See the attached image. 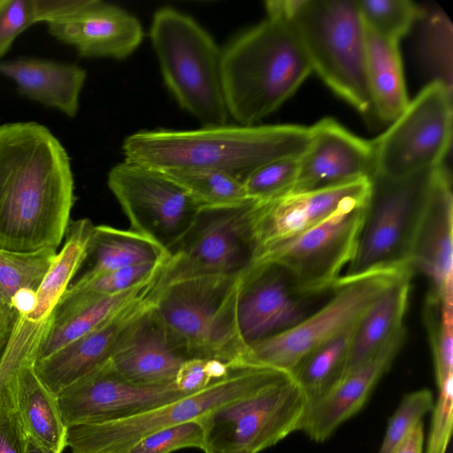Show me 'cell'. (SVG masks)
<instances>
[{
  "label": "cell",
  "mask_w": 453,
  "mask_h": 453,
  "mask_svg": "<svg viewBox=\"0 0 453 453\" xmlns=\"http://www.w3.org/2000/svg\"><path fill=\"white\" fill-rule=\"evenodd\" d=\"M70 157L35 121L0 125V250L56 249L74 203Z\"/></svg>",
  "instance_id": "1"
},
{
  "label": "cell",
  "mask_w": 453,
  "mask_h": 453,
  "mask_svg": "<svg viewBox=\"0 0 453 453\" xmlns=\"http://www.w3.org/2000/svg\"><path fill=\"white\" fill-rule=\"evenodd\" d=\"M311 127L293 124L220 125L193 130H142L123 142L125 161L162 173L213 171L242 180L277 159L300 157Z\"/></svg>",
  "instance_id": "2"
},
{
  "label": "cell",
  "mask_w": 453,
  "mask_h": 453,
  "mask_svg": "<svg viewBox=\"0 0 453 453\" xmlns=\"http://www.w3.org/2000/svg\"><path fill=\"white\" fill-rule=\"evenodd\" d=\"M311 73L291 24L267 16L222 50V85L229 117L239 125H256L280 108Z\"/></svg>",
  "instance_id": "3"
},
{
  "label": "cell",
  "mask_w": 453,
  "mask_h": 453,
  "mask_svg": "<svg viewBox=\"0 0 453 453\" xmlns=\"http://www.w3.org/2000/svg\"><path fill=\"white\" fill-rule=\"evenodd\" d=\"M240 276H198L155 287L153 311L186 359H217L230 367L248 363L237 323Z\"/></svg>",
  "instance_id": "4"
},
{
  "label": "cell",
  "mask_w": 453,
  "mask_h": 453,
  "mask_svg": "<svg viewBox=\"0 0 453 453\" xmlns=\"http://www.w3.org/2000/svg\"><path fill=\"white\" fill-rule=\"evenodd\" d=\"M285 19L311 71L357 111L369 114L366 29L356 0H290Z\"/></svg>",
  "instance_id": "5"
},
{
  "label": "cell",
  "mask_w": 453,
  "mask_h": 453,
  "mask_svg": "<svg viewBox=\"0 0 453 453\" xmlns=\"http://www.w3.org/2000/svg\"><path fill=\"white\" fill-rule=\"evenodd\" d=\"M150 37L165 86L181 109L203 127L227 124L221 54L193 18L169 6L153 15Z\"/></svg>",
  "instance_id": "6"
},
{
  "label": "cell",
  "mask_w": 453,
  "mask_h": 453,
  "mask_svg": "<svg viewBox=\"0 0 453 453\" xmlns=\"http://www.w3.org/2000/svg\"><path fill=\"white\" fill-rule=\"evenodd\" d=\"M288 374L258 364L232 366L225 378L212 381L196 393L129 417L68 427L67 446L73 453H127L137 442L155 432L199 419Z\"/></svg>",
  "instance_id": "7"
},
{
  "label": "cell",
  "mask_w": 453,
  "mask_h": 453,
  "mask_svg": "<svg viewBox=\"0 0 453 453\" xmlns=\"http://www.w3.org/2000/svg\"><path fill=\"white\" fill-rule=\"evenodd\" d=\"M441 165L401 178H369L358 242L342 277L383 269L412 270L413 241Z\"/></svg>",
  "instance_id": "8"
},
{
  "label": "cell",
  "mask_w": 453,
  "mask_h": 453,
  "mask_svg": "<svg viewBox=\"0 0 453 453\" xmlns=\"http://www.w3.org/2000/svg\"><path fill=\"white\" fill-rule=\"evenodd\" d=\"M310 401L291 374L199 420L207 451L259 453L301 431Z\"/></svg>",
  "instance_id": "9"
},
{
  "label": "cell",
  "mask_w": 453,
  "mask_h": 453,
  "mask_svg": "<svg viewBox=\"0 0 453 453\" xmlns=\"http://www.w3.org/2000/svg\"><path fill=\"white\" fill-rule=\"evenodd\" d=\"M411 269L342 277L329 299L293 328L248 347L247 362L291 373L312 349L357 322L374 299Z\"/></svg>",
  "instance_id": "10"
},
{
  "label": "cell",
  "mask_w": 453,
  "mask_h": 453,
  "mask_svg": "<svg viewBox=\"0 0 453 453\" xmlns=\"http://www.w3.org/2000/svg\"><path fill=\"white\" fill-rule=\"evenodd\" d=\"M452 115V90L431 81L372 142V174L401 178L441 165L451 145Z\"/></svg>",
  "instance_id": "11"
},
{
  "label": "cell",
  "mask_w": 453,
  "mask_h": 453,
  "mask_svg": "<svg viewBox=\"0 0 453 453\" xmlns=\"http://www.w3.org/2000/svg\"><path fill=\"white\" fill-rule=\"evenodd\" d=\"M256 200L202 207L192 226L169 255L156 288L207 275L239 276L252 264L250 218Z\"/></svg>",
  "instance_id": "12"
},
{
  "label": "cell",
  "mask_w": 453,
  "mask_h": 453,
  "mask_svg": "<svg viewBox=\"0 0 453 453\" xmlns=\"http://www.w3.org/2000/svg\"><path fill=\"white\" fill-rule=\"evenodd\" d=\"M367 193L348 200L317 225L262 250L251 265H280L306 292L334 289L354 256Z\"/></svg>",
  "instance_id": "13"
},
{
  "label": "cell",
  "mask_w": 453,
  "mask_h": 453,
  "mask_svg": "<svg viewBox=\"0 0 453 453\" xmlns=\"http://www.w3.org/2000/svg\"><path fill=\"white\" fill-rule=\"evenodd\" d=\"M107 185L132 230L150 238L169 255L202 208L164 173L125 160L110 170Z\"/></svg>",
  "instance_id": "14"
},
{
  "label": "cell",
  "mask_w": 453,
  "mask_h": 453,
  "mask_svg": "<svg viewBox=\"0 0 453 453\" xmlns=\"http://www.w3.org/2000/svg\"><path fill=\"white\" fill-rule=\"evenodd\" d=\"M334 288L303 291L293 276L274 263L250 265L240 276L237 323L247 347L284 333L321 307Z\"/></svg>",
  "instance_id": "15"
},
{
  "label": "cell",
  "mask_w": 453,
  "mask_h": 453,
  "mask_svg": "<svg viewBox=\"0 0 453 453\" xmlns=\"http://www.w3.org/2000/svg\"><path fill=\"white\" fill-rule=\"evenodd\" d=\"M186 395L174 383L141 386L120 377L109 361L94 369L58 395L65 426L129 417Z\"/></svg>",
  "instance_id": "16"
},
{
  "label": "cell",
  "mask_w": 453,
  "mask_h": 453,
  "mask_svg": "<svg viewBox=\"0 0 453 453\" xmlns=\"http://www.w3.org/2000/svg\"><path fill=\"white\" fill-rule=\"evenodd\" d=\"M311 127V141L299 160L291 193L339 186L369 179L373 172L372 142L364 140L332 118Z\"/></svg>",
  "instance_id": "17"
},
{
  "label": "cell",
  "mask_w": 453,
  "mask_h": 453,
  "mask_svg": "<svg viewBox=\"0 0 453 453\" xmlns=\"http://www.w3.org/2000/svg\"><path fill=\"white\" fill-rule=\"evenodd\" d=\"M368 188L369 179H363L256 201L250 218L253 259L262 250L317 225L348 200L365 194Z\"/></svg>",
  "instance_id": "18"
},
{
  "label": "cell",
  "mask_w": 453,
  "mask_h": 453,
  "mask_svg": "<svg viewBox=\"0 0 453 453\" xmlns=\"http://www.w3.org/2000/svg\"><path fill=\"white\" fill-rule=\"evenodd\" d=\"M152 304L153 291L128 304L93 331L35 362V374L58 396L64 388L108 362Z\"/></svg>",
  "instance_id": "19"
},
{
  "label": "cell",
  "mask_w": 453,
  "mask_h": 453,
  "mask_svg": "<svg viewBox=\"0 0 453 453\" xmlns=\"http://www.w3.org/2000/svg\"><path fill=\"white\" fill-rule=\"evenodd\" d=\"M49 33L85 58L124 59L142 43L139 19L119 6L89 0L82 8L47 23Z\"/></svg>",
  "instance_id": "20"
},
{
  "label": "cell",
  "mask_w": 453,
  "mask_h": 453,
  "mask_svg": "<svg viewBox=\"0 0 453 453\" xmlns=\"http://www.w3.org/2000/svg\"><path fill=\"white\" fill-rule=\"evenodd\" d=\"M453 196L451 179L441 165L418 227L410 263L430 281L427 294L453 306Z\"/></svg>",
  "instance_id": "21"
},
{
  "label": "cell",
  "mask_w": 453,
  "mask_h": 453,
  "mask_svg": "<svg viewBox=\"0 0 453 453\" xmlns=\"http://www.w3.org/2000/svg\"><path fill=\"white\" fill-rule=\"evenodd\" d=\"M405 337L406 329L366 362L342 377L326 393L311 402L301 431L311 441L323 442L341 425L356 415L389 369Z\"/></svg>",
  "instance_id": "22"
},
{
  "label": "cell",
  "mask_w": 453,
  "mask_h": 453,
  "mask_svg": "<svg viewBox=\"0 0 453 453\" xmlns=\"http://www.w3.org/2000/svg\"><path fill=\"white\" fill-rule=\"evenodd\" d=\"M187 360L172 344L152 306L135 323L109 363L126 380L141 386L173 384Z\"/></svg>",
  "instance_id": "23"
},
{
  "label": "cell",
  "mask_w": 453,
  "mask_h": 453,
  "mask_svg": "<svg viewBox=\"0 0 453 453\" xmlns=\"http://www.w3.org/2000/svg\"><path fill=\"white\" fill-rule=\"evenodd\" d=\"M0 75L13 81L26 97L74 117L87 72L73 63L19 57L0 59Z\"/></svg>",
  "instance_id": "24"
},
{
  "label": "cell",
  "mask_w": 453,
  "mask_h": 453,
  "mask_svg": "<svg viewBox=\"0 0 453 453\" xmlns=\"http://www.w3.org/2000/svg\"><path fill=\"white\" fill-rule=\"evenodd\" d=\"M158 276L113 296L74 303H58L37 349L35 362L93 331L128 304L150 294Z\"/></svg>",
  "instance_id": "25"
},
{
  "label": "cell",
  "mask_w": 453,
  "mask_h": 453,
  "mask_svg": "<svg viewBox=\"0 0 453 453\" xmlns=\"http://www.w3.org/2000/svg\"><path fill=\"white\" fill-rule=\"evenodd\" d=\"M411 275L403 276L384 289L357 320L342 377L356 370L405 330L403 319Z\"/></svg>",
  "instance_id": "26"
},
{
  "label": "cell",
  "mask_w": 453,
  "mask_h": 453,
  "mask_svg": "<svg viewBox=\"0 0 453 453\" xmlns=\"http://www.w3.org/2000/svg\"><path fill=\"white\" fill-rule=\"evenodd\" d=\"M15 410L24 431L44 447L62 453L67 447V430L58 397L42 383L34 365L23 366L16 376Z\"/></svg>",
  "instance_id": "27"
},
{
  "label": "cell",
  "mask_w": 453,
  "mask_h": 453,
  "mask_svg": "<svg viewBox=\"0 0 453 453\" xmlns=\"http://www.w3.org/2000/svg\"><path fill=\"white\" fill-rule=\"evenodd\" d=\"M365 29L366 79L372 108L383 122L390 124L410 102L399 42Z\"/></svg>",
  "instance_id": "28"
},
{
  "label": "cell",
  "mask_w": 453,
  "mask_h": 453,
  "mask_svg": "<svg viewBox=\"0 0 453 453\" xmlns=\"http://www.w3.org/2000/svg\"><path fill=\"white\" fill-rule=\"evenodd\" d=\"M169 253L150 238L132 230L94 226L88 245L90 267L78 281L145 263L165 261Z\"/></svg>",
  "instance_id": "29"
},
{
  "label": "cell",
  "mask_w": 453,
  "mask_h": 453,
  "mask_svg": "<svg viewBox=\"0 0 453 453\" xmlns=\"http://www.w3.org/2000/svg\"><path fill=\"white\" fill-rule=\"evenodd\" d=\"M355 325L312 349L292 371V377L310 403L343 376Z\"/></svg>",
  "instance_id": "30"
},
{
  "label": "cell",
  "mask_w": 453,
  "mask_h": 453,
  "mask_svg": "<svg viewBox=\"0 0 453 453\" xmlns=\"http://www.w3.org/2000/svg\"><path fill=\"white\" fill-rule=\"evenodd\" d=\"M418 34V55L432 75L452 90V42L453 28L450 19L441 12H426L422 10Z\"/></svg>",
  "instance_id": "31"
},
{
  "label": "cell",
  "mask_w": 453,
  "mask_h": 453,
  "mask_svg": "<svg viewBox=\"0 0 453 453\" xmlns=\"http://www.w3.org/2000/svg\"><path fill=\"white\" fill-rule=\"evenodd\" d=\"M57 250L45 248L34 252L0 250V298L12 304L21 289L37 292L48 273Z\"/></svg>",
  "instance_id": "32"
},
{
  "label": "cell",
  "mask_w": 453,
  "mask_h": 453,
  "mask_svg": "<svg viewBox=\"0 0 453 453\" xmlns=\"http://www.w3.org/2000/svg\"><path fill=\"white\" fill-rule=\"evenodd\" d=\"M164 173L184 188L202 207L227 206L250 199L242 180L227 173L213 171Z\"/></svg>",
  "instance_id": "33"
},
{
  "label": "cell",
  "mask_w": 453,
  "mask_h": 453,
  "mask_svg": "<svg viewBox=\"0 0 453 453\" xmlns=\"http://www.w3.org/2000/svg\"><path fill=\"white\" fill-rule=\"evenodd\" d=\"M166 260L136 265L87 281H76L66 289L58 303L101 298L127 291L157 277Z\"/></svg>",
  "instance_id": "34"
},
{
  "label": "cell",
  "mask_w": 453,
  "mask_h": 453,
  "mask_svg": "<svg viewBox=\"0 0 453 453\" xmlns=\"http://www.w3.org/2000/svg\"><path fill=\"white\" fill-rule=\"evenodd\" d=\"M367 29L399 42L418 20L422 9L409 0H356Z\"/></svg>",
  "instance_id": "35"
},
{
  "label": "cell",
  "mask_w": 453,
  "mask_h": 453,
  "mask_svg": "<svg viewBox=\"0 0 453 453\" xmlns=\"http://www.w3.org/2000/svg\"><path fill=\"white\" fill-rule=\"evenodd\" d=\"M424 318L440 387L453 380V306L427 295Z\"/></svg>",
  "instance_id": "36"
},
{
  "label": "cell",
  "mask_w": 453,
  "mask_h": 453,
  "mask_svg": "<svg viewBox=\"0 0 453 453\" xmlns=\"http://www.w3.org/2000/svg\"><path fill=\"white\" fill-rule=\"evenodd\" d=\"M300 157L277 159L251 172L242 180L247 197L266 201L291 193Z\"/></svg>",
  "instance_id": "37"
},
{
  "label": "cell",
  "mask_w": 453,
  "mask_h": 453,
  "mask_svg": "<svg viewBox=\"0 0 453 453\" xmlns=\"http://www.w3.org/2000/svg\"><path fill=\"white\" fill-rule=\"evenodd\" d=\"M434 403L428 388L410 392L403 395L390 417L378 453H393L423 418L432 411Z\"/></svg>",
  "instance_id": "38"
},
{
  "label": "cell",
  "mask_w": 453,
  "mask_h": 453,
  "mask_svg": "<svg viewBox=\"0 0 453 453\" xmlns=\"http://www.w3.org/2000/svg\"><path fill=\"white\" fill-rule=\"evenodd\" d=\"M50 15V0H0V59L21 33L35 23H47Z\"/></svg>",
  "instance_id": "39"
},
{
  "label": "cell",
  "mask_w": 453,
  "mask_h": 453,
  "mask_svg": "<svg viewBox=\"0 0 453 453\" xmlns=\"http://www.w3.org/2000/svg\"><path fill=\"white\" fill-rule=\"evenodd\" d=\"M205 449V432L199 420H190L155 432L127 453H171L182 449Z\"/></svg>",
  "instance_id": "40"
},
{
  "label": "cell",
  "mask_w": 453,
  "mask_h": 453,
  "mask_svg": "<svg viewBox=\"0 0 453 453\" xmlns=\"http://www.w3.org/2000/svg\"><path fill=\"white\" fill-rule=\"evenodd\" d=\"M426 453H446L453 424V380L438 387Z\"/></svg>",
  "instance_id": "41"
},
{
  "label": "cell",
  "mask_w": 453,
  "mask_h": 453,
  "mask_svg": "<svg viewBox=\"0 0 453 453\" xmlns=\"http://www.w3.org/2000/svg\"><path fill=\"white\" fill-rule=\"evenodd\" d=\"M204 365L205 359L185 360L180 366L173 381L176 388L186 395H191L210 385L212 381L206 374Z\"/></svg>",
  "instance_id": "42"
},
{
  "label": "cell",
  "mask_w": 453,
  "mask_h": 453,
  "mask_svg": "<svg viewBox=\"0 0 453 453\" xmlns=\"http://www.w3.org/2000/svg\"><path fill=\"white\" fill-rule=\"evenodd\" d=\"M24 429L16 410L0 414V453H24Z\"/></svg>",
  "instance_id": "43"
},
{
  "label": "cell",
  "mask_w": 453,
  "mask_h": 453,
  "mask_svg": "<svg viewBox=\"0 0 453 453\" xmlns=\"http://www.w3.org/2000/svg\"><path fill=\"white\" fill-rule=\"evenodd\" d=\"M20 317L19 311L0 298V362Z\"/></svg>",
  "instance_id": "44"
},
{
  "label": "cell",
  "mask_w": 453,
  "mask_h": 453,
  "mask_svg": "<svg viewBox=\"0 0 453 453\" xmlns=\"http://www.w3.org/2000/svg\"><path fill=\"white\" fill-rule=\"evenodd\" d=\"M424 423L419 422L393 453H423Z\"/></svg>",
  "instance_id": "45"
},
{
  "label": "cell",
  "mask_w": 453,
  "mask_h": 453,
  "mask_svg": "<svg viewBox=\"0 0 453 453\" xmlns=\"http://www.w3.org/2000/svg\"><path fill=\"white\" fill-rule=\"evenodd\" d=\"M37 302L36 292L31 289H21L12 298V304L20 314L34 311Z\"/></svg>",
  "instance_id": "46"
},
{
  "label": "cell",
  "mask_w": 453,
  "mask_h": 453,
  "mask_svg": "<svg viewBox=\"0 0 453 453\" xmlns=\"http://www.w3.org/2000/svg\"><path fill=\"white\" fill-rule=\"evenodd\" d=\"M205 372L211 380H219L225 378L230 372V366L217 359H205Z\"/></svg>",
  "instance_id": "47"
},
{
  "label": "cell",
  "mask_w": 453,
  "mask_h": 453,
  "mask_svg": "<svg viewBox=\"0 0 453 453\" xmlns=\"http://www.w3.org/2000/svg\"><path fill=\"white\" fill-rule=\"evenodd\" d=\"M23 450L24 453H57L39 443L25 431L23 435Z\"/></svg>",
  "instance_id": "48"
},
{
  "label": "cell",
  "mask_w": 453,
  "mask_h": 453,
  "mask_svg": "<svg viewBox=\"0 0 453 453\" xmlns=\"http://www.w3.org/2000/svg\"><path fill=\"white\" fill-rule=\"evenodd\" d=\"M205 453H246L244 451H207Z\"/></svg>",
  "instance_id": "49"
}]
</instances>
